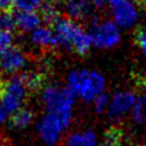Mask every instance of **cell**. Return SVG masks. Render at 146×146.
Segmentation results:
<instances>
[{"label": "cell", "instance_id": "1", "mask_svg": "<svg viewBox=\"0 0 146 146\" xmlns=\"http://www.w3.org/2000/svg\"><path fill=\"white\" fill-rule=\"evenodd\" d=\"M74 95L67 87L51 84L44 88L42 100L48 114H51L65 130L72 120Z\"/></svg>", "mask_w": 146, "mask_h": 146}, {"label": "cell", "instance_id": "2", "mask_svg": "<svg viewBox=\"0 0 146 146\" xmlns=\"http://www.w3.org/2000/svg\"><path fill=\"white\" fill-rule=\"evenodd\" d=\"M105 78L97 71L75 70L67 76V88L73 95L87 103H92L105 90Z\"/></svg>", "mask_w": 146, "mask_h": 146}, {"label": "cell", "instance_id": "3", "mask_svg": "<svg viewBox=\"0 0 146 146\" xmlns=\"http://www.w3.org/2000/svg\"><path fill=\"white\" fill-rule=\"evenodd\" d=\"M54 33L59 46L72 49L79 55H86L92 44L90 34L71 18L60 17L54 24Z\"/></svg>", "mask_w": 146, "mask_h": 146}, {"label": "cell", "instance_id": "4", "mask_svg": "<svg viewBox=\"0 0 146 146\" xmlns=\"http://www.w3.org/2000/svg\"><path fill=\"white\" fill-rule=\"evenodd\" d=\"M26 94L27 90L21 79V75L13 76L7 81H3L0 103L7 113H13L22 107Z\"/></svg>", "mask_w": 146, "mask_h": 146}, {"label": "cell", "instance_id": "5", "mask_svg": "<svg viewBox=\"0 0 146 146\" xmlns=\"http://www.w3.org/2000/svg\"><path fill=\"white\" fill-rule=\"evenodd\" d=\"M92 44L98 48H112L120 41V27L114 21H102L92 23L89 31Z\"/></svg>", "mask_w": 146, "mask_h": 146}, {"label": "cell", "instance_id": "6", "mask_svg": "<svg viewBox=\"0 0 146 146\" xmlns=\"http://www.w3.org/2000/svg\"><path fill=\"white\" fill-rule=\"evenodd\" d=\"M136 98V95L129 90L115 92L110 98V104L106 111L108 119L113 122L120 121L127 113L131 112Z\"/></svg>", "mask_w": 146, "mask_h": 146}, {"label": "cell", "instance_id": "7", "mask_svg": "<svg viewBox=\"0 0 146 146\" xmlns=\"http://www.w3.org/2000/svg\"><path fill=\"white\" fill-rule=\"evenodd\" d=\"M63 130L64 129L62 128L59 122L51 114L48 113L40 120L38 124V132L40 138L43 140L44 144L49 146H54L59 141Z\"/></svg>", "mask_w": 146, "mask_h": 146}, {"label": "cell", "instance_id": "8", "mask_svg": "<svg viewBox=\"0 0 146 146\" xmlns=\"http://www.w3.org/2000/svg\"><path fill=\"white\" fill-rule=\"evenodd\" d=\"M26 65L25 54L17 47H8L0 52V68L5 72L13 73L19 71Z\"/></svg>", "mask_w": 146, "mask_h": 146}, {"label": "cell", "instance_id": "9", "mask_svg": "<svg viewBox=\"0 0 146 146\" xmlns=\"http://www.w3.org/2000/svg\"><path fill=\"white\" fill-rule=\"evenodd\" d=\"M112 9H113L114 22L116 23L119 27L129 29L137 23L138 11H137L136 6L131 1L125 0L122 3L113 7Z\"/></svg>", "mask_w": 146, "mask_h": 146}, {"label": "cell", "instance_id": "10", "mask_svg": "<svg viewBox=\"0 0 146 146\" xmlns=\"http://www.w3.org/2000/svg\"><path fill=\"white\" fill-rule=\"evenodd\" d=\"M65 10L71 19H84L90 16L92 3L90 0H66Z\"/></svg>", "mask_w": 146, "mask_h": 146}, {"label": "cell", "instance_id": "11", "mask_svg": "<svg viewBox=\"0 0 146 146\" xmlns=\"http://www.w3.org/2000/svg\"><path fill=\"white\" fill-rule=\"evenodd\" d=\"M31 41L41 48H52L57 46V39L54 31L47 26H39L31 32Z\"/></svg>", "mask_w": 146, "mask_h": 146}, {"label": "cell", "instance_id": "12", "mask_svg": "<svg viewBox=\"0 0 146 146\" xmlns=\"http://www.w3.org/2000/svg\"><path fill=\"white\" fill-rule=\"evenodd\" d=\"M16 27L23 32H32L40 26L41 17L35 11H21L17 10L15 14Z\"/></svg>", "mask_w": 146, "mask_h": 146}, {"label": "cell", "instance_id": "13", "mask_svg": "<svg viewBox=\"0 0 146 146\" xmlns=\"http://www.w3.org/2000/svg\"><path fill=\"white\" fill-rule=\"evenodd\" d=\"M67 146H98V139L92 130L76 131L68 136Z\"/></svg>", "mask_w": 146, "mask_h": 146}, {"label": "cell", "instance_id": "14", "mask_svg": "<svg viewBox=\"0 0 146 146\" xmlns=\"http://www.w3.org/2000/svg\"><path fill=\"white\" fill-rule=\"evenodd\" d=\"M21 79H22L26 90L30 92L40 90L44 82L43 74L38 71H27L21 75Z\"/></svg>", "mask_w": 146, "mask_h": 146}, {"label": "cell", "instance_id": "15", "mask_svg": "<svg viewBox=\"0 0 146 146\" xmlns=\"http://www.w3.org/2000/svg\"><path fill=\"white\" fill-rule=\"evenodd\" d=\"M33 120V112L27 110V108H19L15 112L11 113L10 117H9V123L11 127L17 128V129H22L27 127Z\"/></svg>", "mask_w": 146, "mask_h": 146}, {"label": "cell", "instance_id": "16", "mask_svg": "<svg viewBox=\"0 0 146 146\" xmlns=\"http://www.w3.org/2000/svg\"><path fill=\"white\" fill-rule=\"evenodd\" d=\"M131 117L138 124L146 123V92L138 96L131 108Z\"/></svg>", "mask_w": 146, "mask_h": 146}, {"label": "cell", "instance_id": "17", "mask_svg": "<svg viewBox=\"0 0 146 146\" xmlns=\"http://www.w3.org/2000/svg\"><path fill=\"white\" fill-rule=\"evenodd\" d=\"M40 9H41L40 11L41 21H43L47 25H54L60 18L59 10L52 2H49V1L44 2Z\"/></svg>", "mask_w": 146, "mask_h": 146}, {"label": "cell", "instance_id": "18", "mask_svg": "<svg viewBox=\"0 0 146 146\" xmlns=\"http://www.w3.org/2000/svg\"><path fill=\"white\" fill-rule=\"evenodd\" d=\"M16 29V19L15 15L8 10L0 13V30L6 32H14Z\"/></svg>", "mask_w": 146, "mask_h": 146}, {"label": "cell", "instance_id": "19", "mask_svg": "<svg viewBox=\"0 0 146 146\" xmlns=\"http://www.w3.org/2000/svg\"><path fill=\"white\" fill-rule=\"evenodd\" d=\"M14 6L21 11H35L41 8L42 0H14Z\"/></svg>", "mask_w": 146, "mask_h": 146}, {"label": "cell", "instance_id": "20", "mask_svg": "<svg viewBox=\"0 0 146 146\" xmlns=\"http://www.w3.org/2000/svg\"><path fill=\"white\" fill-rule=\"evenodd\" d=\"M94 110L97 114H102L105 111H107L108 104H110V97L107 94L103 92L102 95H99L94 102Z\"/></svg>", "mask_w": 146, "mask_h": 146}, {"label": "cell", "instance_id": "21", "mask_svg": "<svg viewBox=\"0 0 146 146\" xmlns=\"http://www.w3.org/2000/svg\"><path fill=\"white\" fill-rule=\"evenodd\" d=\"M121 140V132L116 129H111L105 135L106 146H116Z\"/></svg>", "mask_w": 146, "mask_h": 146}, {"label": "cell", "instance_id": "22", "mask_svg": "<svg viewBox=\"0 0 146 146\" xmlns=\"http://www.w3.org/2000/svg\"><path fill=\"white\" fill-rule=\"evenodd\" d=\"M13 43V35L9 32L0 30V52L10 47Z\"/></svg>", "mask_w": 146, "mask_h": 146}, {"label": "cell", "instance_id": "23", "mask_svg": "<svg viewBox=\"0 0 146 146\" xmlns=\"http://www.w3.org/2000/svg\"><path fill=\"white\" fill-rule=\"evenodd\" d=\"M136 43L144 55H146V31L139 30L136 33Z\"/></svg>", "mask_w": 146, "mask_h": 146}, {"label": "cell", "instance_id": "24", "mask_svg": "<svg viewBox=\"0 0 146 146\" xmlns=\"http://www.w3.org/2000/svg\"><path fill=\"white\" fill-rule=\"evenodd\" d=\"M92 7L96 9H103L106 5H108V0H90Z\"/></svg>", "mask_w": 146, "mask_h": 146}, {"label": "cell", "instance_id": "25", "mask_svg": "<svg viewBox=\"0 0 146 146\" xmlns=\"http://www.w3.org/2000/svg\"><path fill=\"white\" fill-rule=\"evenodd\" d=\"M11 6H14V0H0V8L3 10H8Z\"/></svg>", "mask_w": 146, "mask_h": 146}, {"label": "cell", "instance_id": "26", "mask_svg": "<svg viewBox=\"0 0 146 146\" xmlns=\"http://www.w3.org/2000/svg\"><path fill=\"white\" fill-rule=\"evenodd\" d=\"M7 114H8V113L5 111V108L2 107V105H1V103H0V124L5 121V119H6Z\"/></svg>", "mask_w": 146, "mask_h": 146}, {"label": "cell", "instance_id": "27", "mask_svg": "<svg viewBox=\"0 0 146 146\" xmlns=\"http://www.w3.org/2000/svg\"><path fill=\"white\" fill-rule=\"evenodd\" d=\"M0 146H9V140L2 135H0Z\"/></svg>", "mask_w": 146, "mask_h": 146}, {"label": "cell", "instance_id": "28", "mask_svg": "<svg viewBox=\"0 0 146 146\" xmlns=\"http://www.w3.org/2000/svg\"><path fill=\"white\" fill-rule=\"evenodd\" d=\"M123 1H125V0H108V5L113 8V7H115V6L120 5V3H122Z\"/></svg>", "mask_w": 146, "mask_h": 146}, {"label": "cell", "instance_id": "29", "mask_svg": "<svg viewBox=\"0 0 146 146\" xmlns=\"http://www.w3.org/2000/svg\"><path fill=\"white\" fill-rule=\"evenodd\" d=\"M2 89H3V81L0 79V96H1V94H2Z\"/></svg>", "mask_w": 146, "mask_h": 146}, {"label": "cell", "instance_id": "30", "mask_svg": "<svg viewBox=\"0 0 146 146\" xmlns=\"http://www.w3.org/2000/svg\"><path fill=\"white\" fill-rule=\"evenodd\" d=\"M135 1L140 3V5H146V0H135Z\"/></svg>", "mask_w": 146, "mask_h": 146}]
</instances>
